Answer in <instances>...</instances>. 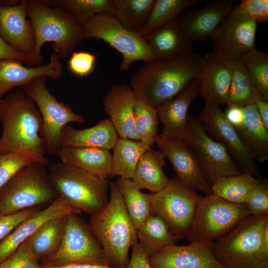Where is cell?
<instances>
[{
  "label": "cell",
  "instance_id": "6da1fadb",
  "mask_svg": "<svg viewBox=\"0 0 268 268\" xmlns=\"http://www.w3.org/2000/svg\"><path fill=\"white\" fill-rule=\"evenodd\" d=\"M0 154L16 152L35 163L49 165L44 141L40 135L41 115L33 100L16 90L0 100Z\"/></svg>",
  "mask_w": 268,
  "mask_h": 268
},
{
  "label": "cell",
  "instance_id": "7a4b0ae2",
  "mask_svg": "<svg viewBox=\"0 0 268 268\" xmlns=\"http://www.w3.org/2000/svg\"><path fill=\"white\" fill-rule=\"evenodd\" d=\"M202 57L191 51L174 57L144 62L130 79L137 98L157 108L198 77Z\"/></svg>",
  "mask_w": 268,
  "mask_h": 268
},
{
  "label": "cell",
  "instance_id": "3957f363",
  "mask_svg": "<svg viewBox=\"0 0 268 268\" xmlns=\"http://www.w3.org/2000/svg\"><path fill=\"white\" fill-rule=\"evenodd\" d=\"M106 205L91 215L89 226L105 254L109 266L126 267L130 248L137 242V230L125 207L118 179L110 183Z\"/></svg>",
  "mask_w": 268,
  "mask_h": 268
},
{
  "label": "cell",
  "instance_id": "277c9868",
  "mask_svg": "<svg viewBox=\"0 0 268 268\" xmlns=\"http://www.w3.org/2000/svg\"><path fill=\"white\" fill-rule=\"evenodd\" d=\"M27 12L35 35L31 54L41 62L45 43L51 42L54 52L61 59L71 54L84 39L83 27L64 9L50 5L46 0H27Z\"/></svg>",
  "mask_w": 268,
  "mask_h": 268
},
{
  "label": "cell",
  "instance_id": "5b68a950",
  "mask_svg": "<svg viewBox=\"0 0 268 268\" xmlns=\"http://www.w3.org/2000/svg\"><path fill=\"white\" fill-rule=\"evenodd\" d=\"M212 252L225 268H254L268 257V214L243 219L213 242Z\"/></svg>",
  "mask_w": 268,
  "mask_h": 268
},
{
  "label": "cell",
  "instance_id": "8992f818",
  "mask_svg": "<svg viewBox=\"0 0 268 268\" xmlns=\"http://www.w3.org/2000/svg\"><path fill=\"white\" fill-rule=\"evenodd\" d=\"M48 173L58 196L81 213L91 216L108 203V179L61 161L50 165Z\"/></svg>",
  "mask_w": 268,
  "mask_h": 268
},
{
  "label": "cell",
  "instance_id": "52a82bcc",
  "mask_svg": "<svg viewBox=\"0 0 268 268\" xmlns=\"http://www.w3.org/2000/svg\"><path fill=\"white\" fill-rule=\"evenodd\" d=\"M58 197L46 166L33 162L19 170L0 190V214H15L50 204Z\"/></svg>",
  "mask_w": 268,
  "mask_h": 268
},
{
  "label": "cell",
  "instance_id": "ba28073f",
  "mask_svg": "<svg viewBox=\"0 0 268 268\" xmlns=\"http://www.w3.org/2000/svg\"><path fill=\"white\" fill-rule=\"evenodd\" d=\"M251 215L245 204L232 203L212 194L199 195L185 238L190 243L213 242Z\"/></svg>",
  "mask_w": 268,
  "mask_h": 268
},
{
  "label": "cell",
  "instance_id": "9c48e42d",
  "mask_svg": "<svg viewBox=\"0 0 268 268\" xmlns=\"http://www.w3.org/2000/svg\"><path fill=\"white\" fill-rule=\"evenodd\" d=\"M46 76L36 77L21 87L25 94L32 99L42 118L40 135L47 153L58 155L62 148L61 135L63 129L69 123H83L84 116L73 112L72 107L59 102L49 91Z\"/></svg>",
  "mask_w": 268,
  "mask_h": 268
},
{
  "label": "cell",
  "instance_id": "30bf717a",
  "mask_svg": "<svg viewBox=\"0 0 268 268\" xmlns=\"http://www.w3.org/2000/svg\"><path fill=\"white\" fill-rule=\"evenodd\" d=\"M79 214L64 217L63 234L58 251L41 265L63 266L88 264L110 266L104 252L91 230Z\"/></svg>",
  "mask_w": 268,
  "mask_h": 268
},
{
  "label": "cell",
  "instance_id": "8fae6325",
  "mask_svg": "<svg viewBox=\"0 0 268 268\" xmlns=\"http://www.w3.org/2000/svg\"><path fill=\"white\" fill-rule=\"evenodd\" d=\"M197 191L170 180L162 190L151 193V214L160 217L177 242L185 238L193 221L199 198Z\"/></svg>",
  "mask_w": 268,
  "mask_h": 268
},
{
  "label": "cell",
  "instance_id": "7c38bea8",
  "mask_svg": "<svg viewBox=\"0 0 268 268\" xmlns=\"http://www.w3.org/2000/svg\"><path fill=\"white\" fill-rule=\"evenodd\" d=\"M84 39L92 38L103 40L121 54V71H128L135 62H152L158 60L143 36L124 28L113 16L98 15L83 26Z\"/></svg>",
  "mask_w": 268,
  "mask_h": 268
},
{
  "label": "cell",
  "instance_id": "4fadbf2b",
  "mask_svg": "<svg viewBox=\"0 0 268 268\" xmlns=\"http://www.w3.org/2000/svg\"><path fill=\"white\" fill-rule=\"evenodd\" d=\"M257 23L243 14L235 4L210 37L212 49L209 56L224 64L238 60L245 53L255 48Z\"/></svg>",
  "mask_w": 268,
  "mask_h": 268
},
{
  "label": "cell",
  "instance_id": "5bb4252c",
  "mask_svg": "<svg viewBox=\"0 0 268 268\" xmlns=\"http://www.w3.org/2000/svg\"><path fill=\"white\" fill-rule=\"evenodd\" d=\"M184 140L196 156L211 186L219 178L243 173L225 147L211 138L197 118L189 114Z\"/></svg>",
  "mask_w": 268,
  "mask_h": 268
},
{
  "label": "cell",
  "instance_id": "9a60e30c",
  "mask_svg": "<svg viewBox=\"0 0 268 268\" xmlns=\"http://www.w3.org/2000/svg\"><path fill=\"white\" fill-rule=\"evenodd\" d=\"M197 120L206 133L225 147L241 170L258 179L262 175L256 161L242 142L236 130L229 123L219 105L205 101Z\"/></svg>",
  "mask_w": 268,
  "mask_h": 268
},
{
  "label": "cell",
  "instance_id": "2e32d148",
  "mask_svg": "<svg viewBox=\"0 0 268 268\" xmlns=\"http://www.w3.org/2000/svg\"><path fill=\"white\" fill-rule=\"evenodd\" d=\"M155 144L171 163L176 178L181 183L205 195L212 194L211 186L196 156L184 140L160 134L156 137Z\"/></svg>",
  "mask_w": 268,
  "mask_h": 268
},
{
  "label": "cell",
  "instance_id": "e0dca14e",
  "mask_svg": "<svg viewBox=\"0 0 268 268\" xmlns=\"http://www.w3.org/2000/svg\"><path fill=\"white\" fill-rule=\"evenodd\" d=\"M213 242L165 247L149 257L152 268H225L215 258Z\"/></svg>",
  "mask_w": 268,
  "mask_h": 268
},
{
  "label": "cell",
  "instance_id": "ac0fdd59",
  "mask_svg": "<svg viewBox=\"0 0 268 268\" xmlns=\"http://www.w3.org/2000/svg\"><path fill=\"white\" fill-rule=\"evenodd\" d=\"M0 35L19 52L25 55L33 52L35 35L27 16V0L0 1Z\"/></svg>",
  "mask_w": 268,
  "mask_h": 268
},
{
  "label": "cell",
  "instance_id": "d6986e66",
  "mask_svg": "<svg viewBox=\"0 0 268 268\" xmlns=\"http://www.w3.org/2000/svg\"><path fill=\"white\" fill-rule=\"evenodd\" d=\"M136 96L128 84H114L105 94L104 110L119 137L139 140L134 126V107Z\"/></svg>",
  "mask_w": 268,
  "mask_h": 268
},
{
  "label": "cell",
  "instance_id": "ffe728a7",
  "mask_svg": "<svg viewBox=\"0 0 268 268\" xmlns=\"http://www.w3.org/2000/svg\"><path fill=\"white\" fill-rule=\"evenodd\" d=\"M200 94V81L198 77L195 78L176 96L157 108L159 120L163 125L160 134L184 140L187 132L189 108Z\"/></svg>",
  "mask_w": 268,
  "mask_h": 268
},
{
  "label": "cell",
  "instance_id": "44dd1931",
  "mask_svg": "<svg viewBox=\"0 0 268 268\" xmlns=\"http://www.w3.org/2000/svg\"><path fill=\"white\" fill-rule=\"evenodd\" d=\"M70 213L80 214L81 213L58 196L45 209L39 210L23 220L0 242V263L9 257L44 223L54 218Z\"/></svg>",
  "mask_w": 268,
  "mask_h": 268
},
{
  "label": "cell",
  "instance_id": "7402d4cb",
  "mask_svg": "<svg viewBox=\"0 0 268 268\" xmlns=\"http://www.w3.org/2000/svg\"><path fill=\"white\" fill-rule=\"evenodd\" d=\"M233 0H220L198 9H188L179 17L180 25L193 42L210 37L231 13Z\"/></svg>",
  "mask_w": 268,
  "mask_h": 268
},
{
  "label": "cell",
  "instance_id": "603a6c76",
  "mask_svg": "<svg viewBox=\"0 0 268 268\" xmlns=\"http://www.w3.org/2000/svg\"><path fill=\"white\" fill-rule=\"evenodd\" d=\"M22 63L12 59L0 60V100L12 88L21 87L36 77L44 76L57 80L63 73L60 58L54 52L47 65L30 67Z\"/></svg>",
  "mask_w": 268,
  "mask_h": 268
},
{
  "label": "cell",
  "instance_id": "cb8c5ba5",
  "mask_svg": "<svg viewBox=\"0 0 268 268\" xmlns=\"http://www.w3.org/2000/svg\"><path fill=\"white\" fill-rule=\"evenodd\" d=\"M143 37L158 60L169 59L192 51L193 42L182 29L179 17Z\"/></svg>",
  "mask_w": 268,
  "mask_h": 268
},
{
  "label": "cell",
  "instance_id": "d4e9b609",
  "mask_svg": "<svg viewBox=\"0 0 268 268\" xmlns=\"http://www.w3.org/2000/svg\"><path fill=\"white\" fill-rule=\"evenodd\" d=\"M119 135L110 120L99 121L95 125L84 129L66 126L62 130V147H96L113 149Z\"/></svg>",
  "mask_w": 268,
  "mask_h": 268
},
{
  "label": "cell",
  "instance_id": "484cf974",
  "mask_svg": "<svg viewBox=\"0 0 268 268\" xmlns=\"http://www.w3.org/2000/svg\"><path fill=\"white\" fill-rule=\"evenodd\" d=\"M201 94L205 101L217 105L226 103L231 82V73L223 63L215 61L207 54L202 57L198 77Z\"/></svg>",
  "mask_w": 268,
  "mask_h": 268
},
{
  "label": "cell",
  "instance_id": "4316f807",
  "mask_svg": "<svg viewBox=\"0 0 268 268\" xmlns=\"http://www.w3.org/2000/svg\"><path fill=\"white\" fill-rule=\"evenodd\" d=\"M112 153L96 147H62L58 156L61 161L97 177L110 176Z\"/></svg>",
  "mask_w": 268,
  "mask_h": 268
},
{
  "label": "cell",
  "instance_id": "83f0119b",
  "mask_svg": "<svg viewBox=\"0 0 268 268\" xmlns=\"http://www.w3.org/2000/svg\"><path fill=\"white\" fill-rule=\"evenodd\" d=\"M243 109V123L236 131L255 160L266 162L268 159V130L262 123L255 104Z\"/></svg>",
  "mask_w": 268,
  "mask_h": 268
},
{
  "label": "cell",
  "instance_id": "f1b7e54d",
  "mask_svg": "<svg viewBox=\"0 0 268 268\" xmlns=\"http://www.w3.org/2000/svg\"><path fill=\"white\" fill-rule=\"evenodd\" d=\"M165 156L160 150L152 147L145 151L139 158L132 180L140 190L147 189L155 193L164 189L170 179L165 175L163 167Z\"/></svg>",
  "mask_w": 268,
  "mask_h": 268
},
{
  "label": "cell",
  "instance_id": "f546056e",
  "mask_svg": "<svg viewBox=\"0 0 268 268\" xmlns=\"http://www.w3.org/2000/svg\"><path fill=\"white\" fill-rule=\"evenodd\" d=\"M64 216L46 222L23 242L40 263L59 249L63 237Z\"/></svg>",
  "mask_w": 268,
  "mask_h": 268
},
{
  "label": "cell",
  "instance_id": "4dcf8cb0",
  "mask_svg": "<svg viewBox=\"0 0 268 268\" xmlns=\"http://www.w3.org/2000/svg\"><path fill=\"white\" fill-rule=\"evenodd\" d=\"M149 148L140 140L119 137L113 149L109 177L132 179L139 158Z\"/></svg>",
  "mask_w": 268,
  "mask_h": 268
},
{
  "label": "cell",
  "instance_id": "1f68e13d",
  "mask_svg": "<svg viewBox=\"0 0 268 268\" xmlns=\"http://www.w3.org/2000/svg\"><path fill=\"white\" fill-rule=\"evenodd\" d=\"M231 73V82L226 104L243 107L263 99L240 60L225 64Z\"/></svg>",
  "mask_w": 268,
  "mask_h": 268
},
{
  "label": "cell",
  "instance_id": "d6a6232c",
  "mask_svg": "<svg viewBox=\"0 0 268 268\" xmlns=\"http://www.w3.org/2000/svg\"><path fill=\"white\" fill-rule=\"evenodd\" d=\"M114 17L126 29L139 33L146 23L155 0H113Z\"/></svg>",
  "mask_w": 268,
  "mask_h": 268
},
{
  "label": "cell",
  "instance_id": "836d02e7",
  "mask_svg": "<svg viewBox=\"0 0 268 268\" xmlns=\"http://www.w3.org/2000/svg\"><path fill=\"white\" fill-rule=\"evenodd\" d=\"M118 180L124 203L137 230L151 215V193H142L132 179Z\"/></svg>",
  "mask_w": 268,
  "mask_h": 268
},
{
  "label": "cell",
  "instance_id": "e575fe53",
  "mask_svg": "<svg viewBox=\"0 0 268 268\" xmlns=\"http://www.w3.org/2000/svg\"><path fill=\"white\" fill-rule=\"evenodd\" d=\"M137 238L149 257L176 242L164 221L151 214L137 229Z\"/></svg>",
  "mask_w": 268,
  "mask_h": 268
},
{
  "label": "cell",
  "instance_id": "d590c367",
  "mask_svg": "<svg viewBox=\"0 0 268 268\" xmlns=\"http://www.w3.org/2000/svg\"><path fill=\"white\" fill-rule=\"evenodd\" d=\"M259 179L244 172L222 177L211 185L212 194L232 203L245 204L249 192Z\"/></svg>",
  "mask_w": 268,
  "mask_h": 268
},
{
  "label": "cell",
  "instance_id": "8d00e7d4",
  "mask_svg": "<svg viewBox=\"0 0 268 268\" xmlns=\"http://www.w3.org/2000/svg\"><path fill=\"white\" fill-rule=\"evenodd\" d=\"M46 2L69 12L83 27L98 15L114 16L113 0H46Z\"/></svg>",
  "mask_w": 268,
  "mask_h": 268
},
{
  "label": "cell",
  "instance_id": "74e56055",
  "mask_svg": "<svg viewBox=\"0 0 268 268\" xmlns=\"http://www.w3.org/2000/svg\"><path fill=\"white\" fill-rule=\"evenodd\" d=\"M200 0H155L145 25L139 32L143 36L178 17L181 13L195 6Z\"/></svg>",
  "mask_w": 268,
  "mask_h": 268
},
{
  "label": "cell",
  "instance_id": "f35d334b",
  "mask_svg": "<svg viewBox=\"0 0 268 268\" xmlns=\"http://www.w3.org/2000/svg\"><path fill=\"white\" fill-rule=\"evenodd\" d=\"M134 118L135 129L139 140L148 147H152L158 135L159 120L157 108L137 98Z\"/></svg>",
  "mask_w": 268,
  "mask_h": 268
},
{
  "label": "cell",
  "instance_id": "ab89813d",
  "mask_svg": "<svg viewBox=\"0 0 268 268\" xmlns=\"http://www.w3.org/2000/svg\"><path fill=\"white\" fill-rule=\"evenodd\" d=\"M264 100L268 101V55L255 48L239 59Z\"/></svg>",
  "mask_w": 268,
  "mask_h": 268
},
{
  "label": "cell",
  "instance_id": "60d3db41",
  "mask_svg": "<svg viewBox=\"0 0 268 268\" xmlns=\"http://www.w3.org/2000/svg\"><path fill=\"white\" fill-rule=\"evenodd\" d=\"M34 162L29 157L16 152L0 154V190L22 168Z\"/></svg>",
  "mask_w": 268,
  "mask_h": 268
},
{
  "label": "cell",
  "instance_id": "b9f144b4",
  "mask_svg": "<svg viewBox=\"0 0 268 268\" xmlns=\"http://www.w3.org/2000/svg\"><path fill=\"white\" fill-rule=\"evenodd\" d=\"M245 204L251 214L260 215L268 214V181L259 179L249 192Z\"/></svg>",
  "mask_w": 268,
  "mask_h": 268
},
{
  "label": "cell",
  "instance_id": "7bdbcfd3",
  "mask_svg": "<svg viewBox=\"0 0 268 268\" xmlns=\"http://www.w3.org/2000/svg\"><path fill=\"white\" fill-rule=\"evenodd\" d=\"M0 268H40V263L22 243L9 257L0 263Z\"/></svg>",
  "mask_w": 268,
  "mask_h": 268
},
{
  "label": "cell",
  "instance_id": "ee69618b",
  "mask_svg": "<svg viewBox=\"0 0 268 268\" xmlns=\"http://www.w3.org/2000/svg\"><path fill=\"white\" fill-rule=\"evenodd\" d=\"M96 58V55L89 52H74L68 62V69L76 76H86L93 71Z\"/></svg>",
  "mask_w": 268,
  "mask_h": 268
},
{
  "label": "cell",
  "instance_id": "f6af8a7d",
  "mask_svg": "<svg viewBox=\"0 0 268 268\" xmlns=\"http://www.w3.org/2000/svg\"><path fill=\"white\" fill-rule=\"evenodd\" d=\"M238 7L241 12L257 23L268 20V0H243Z\"/></svg>",
  "mask_w": 268,
  "mask_h": 268
},
{
  "label": "cell",
  "instance_id": "bcb514c9",
  "mask_svg": "<svg viewBox=\"0 0 268 268\" xmlns=\"http://www.w3.org/2000/svg\"><path fill=\"white\" fill-rule=\"evenodd\" d=\"M35 207L9 215L0 214V242L7 236L20 223L38 211Z\"/></svg>",
  "mask_w": 268,
  "mask_h": 268
},
{
  "label": "cell",
  "instance_id": "7dc6e473",
  "mask_svg": "<svg viewBox=\"0 0 268 268\" xmlns=\"http://www.w3.org/2000/svg\"><path fill=\"white\" fill-rule=\"evenodd\" d=\"M5 59L19 61L30 67L39 66L42 63L31 54L25 55L15 50L0 35V60Z\"/></svg>",
  "mask_w": 268,
  "mask_h": 268
},
{
  "label": "cell",
  "instance_id": "c3c4849f",
  "mask_svg": "<svg viewBox=\"0 0 268 268\" xmlns=\"http://www.w3.org/2000/svg\"><path fill=\"white\" fill-rule=\"evenodd\" d=\"M149 257L146 251L137 242L132 246L131 257L126 268H152Z\"/></svg>",
  "mask_w": 268,
  "mask_h": 268
},
{
  "label": "cell",
  "instance_id": "681fc988",
  "mask_svg": "<svg viewBox=\"0 0 268 268\" xmlns=\"http://www.w3.org/2000/svg\"><path fill=\"white\" fill-rule=\"evenodd\" d=\"M224 113L227 121L236 130L241 127L243 123V107L228 106Z\"/></svg>",
  "mask_w": 268,
  "mask_h": 268
},
{
  "label": "cell",
  "instance_id": "f907efd6",
  "mask_svg": "<svg viewBox=\"0 0 268 268\" xmlns=\"http://www.w3.org/2000/svg\"><path fill=\"white\" fill-rule=\"evenodd\" d=\"M255 104L262 123L268 130V101L261 99L257 101Z\"/></svg>",
  "mask_w": 268,
  "mask_h": 268
},
{
  "label": "cell",
  "instance_id": "816d5d0a",
  "mask_svg": "<svg viewBox=\"0 0 268 268\" xmlns=\"http://www.w3.org/2000/svg\"><path fill=\"white\" fill-rule=\"evenodd\" d=\"M126 267L116 268L107 266L88 264H71L63 266H53L40 264V268H126Z\"/></svg>",
  "mask_w": 268,
  "mask_h": 268
},
{
  "label": "cell",
  "instance_id": "f5cc1de1",
  "mask_svg": "<svg viewBox=\"0 0 268 268\" xmlns=\"http://www.w3.org/2000/svg\"><path fill=\"white\" fill-rule=\"evenodd\" d=\"M254 268H268V257L259 262Z\"/></svg>",
  "mask_w": 268,
  "mask_h": 268
},
{
  "label": "cell",
  "instance_id": "db71d44e",
  "mask_svg": "<svg viewBox=\"0 0 268 268\" xmlns=\"http://www.w3.org/2000/svg\"></svg>",
  "mask_w": 268,
  "mask_h": 268
}]
</instances>
